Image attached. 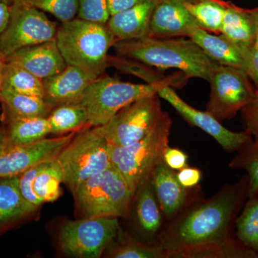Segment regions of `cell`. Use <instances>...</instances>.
<instances>
[{"label":"cell","instance_id":"obj_1","mask_svg":"<svg viewBox=\"0 0 258 258\" xmlns=\"http://www.w3.org/2000/svg\"><path fill=\"white\" fill-rule=\"evenodd\" d=\"M248 191L247 174L207 200L190 189L184 207L158 235L166 258H258L233 236Z\"/></svg>","mask_w":258,"mask_h":258},{"label":"cell","instance_id":"obj_2","mask_svg":"<svg viewBox=\"0 0 258 258\" xmlns=\"http://www.w3.org/2000/svg\"><path fill=\"white\" fill-rule=\"evenodd\" d=\"M117 55L159 70L174 69L186 77L209 81L218 64L191 39L145 37L120 40L113 45Z\"/></svg>","mask_w":258,"mask_h":258},{"label":"cell","instance_id":"obj_3","mask_svg":"<svg viewBox=\"0 0 258 258\" xmlns=\"http://www.w3.org/2000/svg\"><path fill=\"white\" fill-rule=\"evenodd\" d=\"M55 40L66 63L93 80L101 77L109 68L108 52L117 42L107 23L78 18L61 24Z\"/></svg>","mask_w":258,"mask_h":258},{"label":"cell","instance_id":"obj_4","mask_svg":"<svg viewBox=\"0 0 258 258\" xmlns=\"http://www.w3.org/2000/svg\"><path fill=\"white\" fill-rule=\"evenodd\" d=\"M189 78L179 72L153 83H132L111 76L93 80L86 88L80 103L86 109L88 125L106 124L117 113L133 102L150 95L157 94L165 86L183 87Z\"/></svg>","mask_w":258,"mask_h":258},{"label":"cell","instance_id":"obj_5","mask_svg":"<svg viewBox=\"0 0 258 258\" xmlns=\"http://www.w3.org/2000/svg\"><path fill=\"white\" fill-rule=\"evenodd\" d=\"M173 120L167 112L154 128L142 140L126 147L109 144L111 165L123 176L134 196L153 171L163 161V154L169 146Z\"/></svg>","mask_w":258,"mask_h":258},{"label":"cell","instance_id":"obj_6","mask_svg":"<svg viewBox=\"0 0 258 258\" xmlns=\"http://www.w3.org/2000/svg\"><path fill=\"white\" fill-rule=\"evenodd\" d=\"M73 195L82 217H126L134 197L113 166L83 181Z\"/></svg>","mask_w":258,"mask_h":258},{"label":"cell","instance_id":"obj_7","mask_svg":"<svg viewBox=\"0 0 258 258\" xmlns=\"http://www.w3.org/2000/svg\"><path fill=\"white\" fill-rule=\"evenodd\" d=\"M57 159L63 172V183L72 193L88 178L112 166L109 144L96 127L78 132Z\"/></svg>","mask_w":258,"mask_h":258},{"label":"cell","instance_id":"obj_8","mask_svg":"<svg viewBox=\"0 0 258 258\" xmlns=\"http://www.w3.org/2000/svg\"><path fill=\"white\" fill-rule=\"evenodd\" d=\"M57 29L44 12L25 0H15L10 5L9 21L0 35V57L6 60L20 49L54 40Z\"/></svg>","mask_w":258,"mask_h":258},{"label":"cell","instance_id":"obj_9","mask_svg":"<svg viewBox=\"0 0 258 258\" xmlns=\"http://www.w3.org/2000/svg\"><path fill=\"white\" fill-rule=\"evenodd\" d=\"M120 230L118 217H82L63 224L59 232V244L69 257L98 258Z\"/></svg>","mask_w":258,"mask_h":258},{"label":"cell","instance_id":"obj_10","mask_svg":"<svg viewBox=\"0 0 258 258\" xmlns=\"http://www.w3.org/2000/svg\"><path fill=\"white\" fill-rule=\"evenodd\" d=\"M206 111L219 121L230 120L253 100L256 88L244 70L217 64L210 74Z\"/></svg>","mask_w":258,"mask_h":258},{"label":"cell","instance_id":"obj_11","mask_svg":"<svg viewBox=\"0 0 258 258\" xmlns=\"http://www.w3.org/2000/svg\"><path fill=\"white\" fill-rule=\"evenodd\" d=\"M164 113L159 96L150 95L125 106L106 124L96 128L110 145L126 147L144 138Z\"/></svg>","mask_w":258,"mask_h":258},{"label":"cell","instance_id":"obj_12","mask_svg":"<svg viewBox=\"0 0 258 258\" xmlns=\"http://www.w3.org/2000/svg\"><path fill=\"white\" fill-rule=\"evenodd\" d=\"M77 132L28 145H15L8 140L4 126L0 125V178L18 176L32 166L56 159Z\"/></svg>","mask_w":258,"mask_h":258},{"label":"cell","instance_id":"obj_13","mask_svg":"<svg viewBox=\"0 0 258 258\" xmlns=\"http://www.w3.org/2000/svg\"><path fill=\"white\" fill-rule=\"evenodd\" d=\"M157 94L167 101L189 124L198 127L211 136L227 152H237L253 139L247 131L232 132L209 112L193 108L180 98L171 86L161 88Z\"/></svg>","mask_w":258,"mask_h":258},{"label":"cell","instance_id":"obj_14","mask_svg":"<svg viewBox=\"0 0 258 258\" xmlns=\"http://www.w3.org/2000/svg\"><path fill=\"white\" fill-rule=\"evenodd\" d=\"M18 176L22 195L37 208L56 201L62 195L63 172L57 158L32 166Z\"/></svg>","mask_w":258,"mask_h":258},{"label":"cell","instance_id":"obj_15","mask_svg":"<svg viewBox=\"0 0 258 258\" xmlns=\"http://www.w3.org/2000/svg\"><path fill=\"white\" fill-rule=\"evenodd\" d=\"M186 1L160 0L153 13L148 37H189L198 25L186 8Z\"/></svg>","mask_w":258,"mask_h":258},{"label":"cell","instance_id":"obj_16","mask_svg":"<svg viewBox=\"0 0 258 258\" xmlns=\"http://www.w3.org/2000/svg\"><path fill=\"white\" fill-rule=\"evenodd\" d=\"M5 61L21 66L42 80L58 74L67 66L55 39L20 49Z\"/></svg>","mask_w":258,"mask_h":258},{"label":"cell","instance_id":"obj_17","mask_svg":"<svg viewBox=\"0 0 258 258\" xmlns=\"http://www.w3.org/2000/svg\"><path fill=\"white\" fill-rule=\"evenodd\" d=\"M43 98L52 108L81 102L93 80L81 70L67 64L58 74L42 80Z\"/></svg>","mask_w":258,"mask_h":258},{"label":"cell","instance_id":"obj_18","mask_svg":"<svg viewBox=\"0 0 258 258\" xmlns=\"http://www.w3.org/2000/svg\"><path fill=\"white\" fill-rule=\"evenodd\" d=\"M151 179L163 215L170 221L187 201L190 189L180 184L175 171L163 161L153 171Z\"/></svg>","mask_w":258,"mask_h":258},{"label":"cell","instance_id":"obj_19","mask_svg":"<svg viewBox=\"0 0 258 258\" xmlns=\"http://www.w3.org/2000/svg\"><path fill=\"white\" fill-rule=\"evenodd\" d=\"M160 0H145L111 15L107 25L117 41L148 37L153 13Z\"/></svg>","mask_w":258,"mask_h":258},{"label":"cell","instance_id":"obj_20","mask_svg":"<svg viewBox=\"0 0 258 258\" xmlns=\"http://www.w3.org/2000/svg\"><path fill=\"white\" fill-rule=\"evenodd\" d=\"M225 15L220 33L236 45L247 56L253 45L255 25L250 9H244L230 1H223Z\"/></svg>","mask_w":258,"mask_h":258},{"label":"cell","instance_id":"obj_21","mask_svg":"<svg viewBox=\"0 0 258 258\" xmlns=\"http://www.w3.org/2000/svg\"><path fill=\"white\" fill-rule=\"evenodd\" d=\"M189 38L195 42L212 60L222 66L244 70L247 66V57L236 45L223 35L197 27Z\"/></svg>","mask_w":258,"mask_h":258},{"label":"cell","instance_id":"obj_22","mask_svg":"<svg viewBox=\"0 0 258 258\" xmlns=\"http://www.w3.org/2000/svg\"><path fill=\"white\" fill-rule=\"evenodd\" d=\"M133 202L139 227L149 238H157L164 226V215L154 193L151 177L139 186Z\"/></svg>","mask_w":258,"mask_h":258},{"label":"cell","instance_id":"obj_23","mask_svg":"<svg viewBox=\"0 0 258 258\" xmlns=\"http://www.w3.org/2000/svg\"><path fill=\"white\" fill-rule=\"evenodd\" d=\"M37 209L22 195L18 175L0 178V225L17 221Z\"/></svg>","mask_w":258,"mask_h":258},{"label":"cell","instance_id":"obj_24","mask_svg":"<svg viewBox=\"0 0 258 258\" xmlns=\"http://www.w3.org/2000/svg\"><path fill=\"white\" fill-rule=\"evenodd\" d=\"M3 106L2 118L8 117L47 118L54 109L41 97L23 94L3 88L0 93Z\"/></svg>","mask_w":258,"mask_h":258},{"label":"cell","instance_id":"obj_25","mask_svg":"<svg viewBox=\"0 0 258 258\" xmlns=\"http://www.w3.org/2000/svg\"><path fill=\"white\" fill-rule=\"evenodd\" d=\"M7 137L15 145H28L46 138L50 134L47 118L32 117L3 118Z\"/></svg>","mask_w":258,"mask_h":258},{"label":"cell","instance_id":"obj_26","mask_svg":"<svg viewBox=\"0 0 258 258\" xmlns=\"http://www.w3.org/2000/svg\"><path fill=\"white\" fill-rule=\"evenodd\" d=\"M47 120L50 134L57 136L79 132L90 126L87 113L81 103L56 107L47 117Z\"/></svg>","mask_w":258,"mask_h":258},{"label":"cell","instance_id":"obj_27","mask_svg":"<svg viewBox=\"0 0 258 258\" xmlns=\"http://www.w3.org/2000/svg\"><path fill=\"white\" fill-rule=\"evenodd\" d=\"M224 0H189L185 3L199 28L212 32L220 33L224 15Z\"/></svg>","mask_w":258,"mask_h":258},{"label":"cell","instance_id":"obj_28","mask_svg":"<svg viewBox=\"0 0 258 258\" xmlns=\"http://www.w3.org/2000/svg\"><path fill=\"white\" fill-rule=\"evenodd\" d=\"M3 88L43 98V81L13 62L5 64Z\"/></svg>","mask_w":258,"mask_h":258},{"label":"cell","instance_id":"obj_29","mask_svg":"<svg viewBox=\"0 0 258 258\" xmlns=\"http://www.w3.org/2000/svg\"><path fill=\"white\" fill-rule=\"evenodd\" d=\"M235 228L237 240L258 255V195L244 203Z\"/></svg>","mask_w":258,"mask_h":258},{"label":"cell","instance_id":"obj_30","mask_svg":"<svg viewBox=\"0 0 258 258\" xmlns=\"http://www.w3.org/2000/svg\"><path fill=\"white\" fill-rule=\"evenodd\" d=\"M229 166L236 170H244L249 177L248 198L258 195V139H252L249 143L237 151Z\"/></svg>","mask_w":258,"mask_h":258},{"label":"cell","instance_id":"obj_31","mask_svg":"<svg viewBox=\"0 0 258 258\" xmlns=\"http://www.w3.org/2000/svg\"><path fill=\"white\" fill-rule=\"evenodd\" d=\"M108 257L114 258H166L159 243L147 244L134 240L125 241L110 250Z\"/></svg>","mask_w":258,"mask_h":258},{"label":"cell","instance_id":"obj_32","mask_svg":"<svg viewBox=\"0 0 258 258\" xmlns=\"http://www.w3.org/2000/svg\"><path fill=\"white\" fill-rule=\"evenodd\" d=\"M29 4L44 13L53 15L61 23L71 21L77 18L78 0H25Z\"/></svg>","mask_w":258,"mask_h":258},{"label":"cell","instance_id":"obj_33","mask_svg":"<svg viewBox=\"0 0 258 258\" xmlns=\"http://www.w3.org/2000/svg\"><path fill=\"white\" fill-rule=\"evenodd\" d=\"M78 18L93 23H108L111 15L107 0H78Z\"/></svg>","mask_w":258,"mask_h":258},{"label":"cell","instance_id":"obj_34","mask_svg":"<svg viewBox=\"0 0 258 258\" xmlns=\"http://www.w3.org/2000/svg\"><path fill=\"white\" fill-rule=\"evenodd\" d=\"M250 13L255 25V37L249 53L246 72L253 83L254 87L258 89V6L250 9Z\"/></svg>","mask_w":258,"mask_h":258},{"label":"cell","instance_id":"obj_35","mask_svg":"<svg viewBox=\"0 0 258 258\" xmlns=\"http://www.w3.org/2000/svg\"><path fill=\"white\" fill-rule=\"evenodd\" d=\"M188 156L183 151L168 146L163 154V161L174 171H179L188 166Z\"/></svg>","mask_w":258,"mask_h":258},{"label":"cell","instance_id":"obj_36","mask_svg":"<svg viewBox=\"0 0 258 258\" xmlns=\"http://www.w3.org/2000/svg\"><path fill=\"white\" fill-rule=\"evenodd\" d=\"M176 176L180 184L188 189L198 186L202 179V171L198 168L189 167V166L181 169L176 173Z\"/></svg>","mask_w":258,"mask_h":258},{"label":"cell","instance_id":"obj_37","mask_svg":"<svg viewBox=\"0 0 258 258\" xmlns=\"http://www.w3.org/2000/svg\"><path fill=\"white\" fill-rule=\"evenodd\" d=\"M241 112L244 130L249 132L254 139H258V108L245 106Z\"/></svg>","mask_w":258,"mask_h":258},{"label":"cell","instance_id":"obj_38","mask_svg":"<svg viewBox=\"0 0 258 258\" xmlns=\"http://www.w3.org/2000/svg\"><path fill=\"white\" fill-rule=\"evenodd\" d=\"M144 1L145 0H107V5H108L110 15H113L115 13L129 9Z\"/></svg>","mask_w":258,"mask_h":258},{"label":"cell","instance_id":"obj_39","mask_svg":"<svg viewBox=\"0 0 258 258\" xmlns=\"http://www.w3.org/2000/svg\"><path fill=\"white\" fill-rule=\"evenodd\" d=\"M10 18V5L0 0V35H2Z\"/></svg>","mask_w":258,"mask_h":258},{"label":"cell","instance_id":"obj_40","mask_svg":"<svg viewBox=\"0 0 258 258\" xmlns=\"http://www.w3.org/2000/svg\"><path fill=\"white\" fill-rule=\"evenodd\" d=\"M6 61L0 57V93L3 90V78H4L5 68Z\"/></svg>","mask_w":258,"mask_h":258},{"label":"cell","instance_id":"obj_41","mask_svg":"<svg viewBox=\"0 0 258 258\" xmlns=\"http://www.w3.org/2000/svg\"><path fill=\"white\" fill-rule=\"evenodd\" d=\"M246 106L252 107V108H258V89H256L255 95L252 101Z\"/></svg>","mask_w":258,"mask_h":258},{"label":"cell","instance_id":"obj_42","mask_svg":"<svg viewBox=\"0 0 258 258\" xmlns=\"http://www.w3.org/2000/svg\"><path fill=\"white\" fill-rule=\"evenodd\" d=\"M2 1L4 2V3H7L8 5L13 4V3L15 1V0H2Z\"/></svg>","mask_w":258,"mask_h":258}]
</instances>
